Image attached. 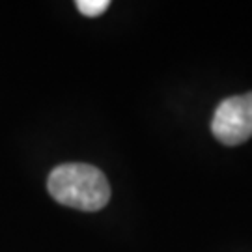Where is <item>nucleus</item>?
<instances>
[{
    "instance_id": "f03ea898",
    "label": "nucleus",
    "mask_w": 252,
    "mask_h": 252,
    "mask_svg": "<svg viewBox=\"0 0 252 252\" xmlns=\"http://www.w3.org/2000/svg\"><path fill=\"white\" fill-rule=\"evenodd\" d=\"M211 133L220 144L237 146L252 136V92L232 95L217 107Z\"/></svg>"
},
{
    "instance_id": "f257e3e1",
    "label": "nucleus",
    "mask_w": 252,
    "mask_h": 252,
    "mask_svg": "<svg viewBox=\"0 0 252 252\" xmlns=\"http://www.w3.org/2000/svg\"><path fill=\"white\" fill-rule=\"evenodd\" d=\"M47 189L58 204L81 211H99L110 200L107 176L86 162L56 166L47 180Z\"/></svg>"
},
{
    "instance_id": "7ed1b4c3",
    "label": "nucleus",
    "mask_w": 252,
    "mask_h": 252,
    "mask_svg": "<svg viewBox=\"0 0 252 252\" xmlns=\"http://www.w3.org/2000/svg\"><path fill=\"white\" fill-rule=\"evenodd\" d=\"M75 6L86 17H99L101 13H105L108 9L110 2L108 0H77Z\"/></svg>"
}]
</instances>
